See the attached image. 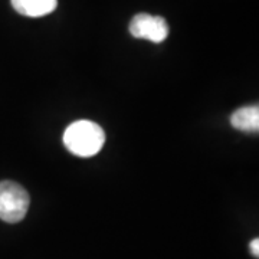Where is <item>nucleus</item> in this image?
<instances>
[{"label": "nucleus", "mask_w": 259, "mask_h": 259, "mask_svg": "<svg viewBox=\"0 0 259 259\" xmlns=\"http://www.w3.org/2000/svg\"><path fill=\"white\" fill-rule=\"evenodd\" d=\"M104 143V130L93 121H75L64 133L65 147L78 157H93L101 151Z\"/></svg>", "instance_id": "1"}, {"label": "nucleus", "mask_w": 259, "mask_h": 259, "mask_svg": "<svg viewBox=\"0 0 259 259\" xmlns=\"http://www.w3.org/2000/svg\"><path fill=\"white\" fill-rule=\"evenodd\" d=\"M30 197L26 189L16 182H0V219L8 223H18L25 219Z\"/></svg>", "instance_id": "2"}, {"label": "nucleus", "mask_w": 259, "mask_h": 259, "mask_svg": "<svg viewBox=\"0 0 259 259\" xmlns=\"http://www.w3.org/2000/svg\"><path fill=\"white\" fill-rule=\"evenodd\" d=\"M130 33L137 39H147L154 44H161L168 36V25L161 16L139 13L130 22Z\"/></svg>", "instance_id": "3"}, {"label": "nucleus", "mask_w": 259, "mask_h": 259, "mask_svg": "<svg viewBox=\"0 0 259 259\" xmlns=\"http://www.w3.org/2000/svg\"><path fill=\"white\" fill-rule=\"evenodd\" d=\"M13 9L28 18H42L52 13L58 0H10Z\"/></svg>", "instance_id": "4"}, {"label": "nucleus", "mask_w": 259, "mask_h": 259, "mask_svg": "<svg viewBox=\"0 0 259 259\" xmlns=\"http://www.w3.org/2000/svg\"><path fill=\"white\" fill-rule=\"evenodd\" d=\"M231 124L233 128L245 133H258L259 131V107L248 105L242 107L232 114Z\"/></svg>", "instance_id": "5"}, {"label": "nucleus", "mask_w": 259, "mask_h": 259, "mask_svg": "<svg viewBox=\"0 0 259 259\" xmlns=\"http://www.w3.org/2000/svg\"><path fill=\"white\" fill-rule=\"evenodd\" d=\"M250 253L255 256V258H258L259 256V239L256 238V239H253V241H250Z\"/></svg>", "instance_id": "6"}]
</instances>
